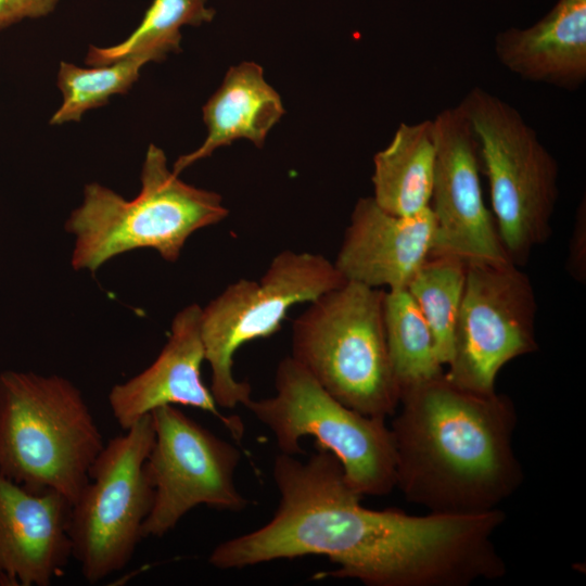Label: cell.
Here are the masks:
<instances>
[{"label":"cell","mask_w":586,"mask_h":586,"mask_svg":"<svg viewBox=\"0 0 586 586\" xmlns=\"http://www.w3.org/2000/svg\"><path fill=\"white\" fill-rule=\"evenodd\" d=\"M272 476L280 494L273 517L218 544L212 566L320 556L336 565L326 575L367 586H470L507 573L494 540L506 521L500 508L424 515L367 508L340 461L321 447L305 461L279 453Z\"/></svg>","instance_id":"6da1fadb"},{"label":"cell","mask_w":586,"mask_h":586,"mask_svg":"<svg viewBox=\"0 0 586 586\" xmlns=\"http://www.w3.org/2000/svg\"><path fill=\"white\" fill-rule=\"evenodd\" d=\"M392 417L395 488L407 501L431 513H481L521 487L518 415L507 395L467 388L444 371L404 388Z\"/></svg>","instance_id":"7a4b0ae2"},{"label":"cell","mask_w":586,"mask_h":586,"mask_svg":"<svg viewBox=\"0 0 586 586\" xmlns=\"http://www.w3.org/2000/svg\"><path fill=\"white\" fill-rule=\"evenodd\" d=\"M141 189L126 200L98 182L84 188L81 204L66 219L74 235L71 265L95 272L120 254L151 249L177 262L198 230L222 221L229 211L216 192L182 181L169 170L164 151L151 143L141 169Z\"/></svg>","instance_id":"3957f363"},{"label":"cell","mask_w":586,"mask_h":586,"mask_svg":"<svg viewBox=\"0 0 586 586\" xmlns=\"http://www.w3.org/2000/svg\"><path fill=\"white\" fill-rule=\"evenodd\" d=\"M81 391L68 379L0 372V471L34 489H53L73 505L104 446Z\"/></svg>","instance_id":"277c9868"},{"label":"cell","mask_w":586,"mask_h":586,"mask_svg":"<svg viewBox=\"0 0 586 586\" xmlns=\"http://www.w3.org/2000/svg\"><path fill=\"white\" fill-rule=\"evenodd\" d=\"M385 290L346 281L314 301L292 322V354L345 406L392 417L399 387L384 329Z\"/></svg>","instance_id":"5b68a950"},{"label":"cell","mask_w":586,"mask_h":586,"mask_svg":"<svg viewBox=\"0 0 586 586\" xmlns=\"http://www.w3.org/2000/svg\"><path fill=\"white\" fill-rule=\"evenodd\" d=\"M480 144L496 228L508 258L524 266L551 235L559 166L520 112L475 87L458 104Z\"/></svg>","instance_id":"8992f818"},{"label":"cell","mask_w":586,"mask_h":586,"mask_svg":"<svg viewBox=\"0 0 586 586\" xmlns=\"http://www.w3.org/2000/svg\"><path fill=\"white\" fill-rule=\"evenodd\" d=\"M275 395L244 407L273 435L281 454L296 456L305 437L330 451L361 497L388 495L396 484V456L384 418L362 415L333 397L291 356L276 369Z\"/></svg>","instance_id":"52a82bcc"},{"label":"cell","mask_w":586,"mask_h":586,"mask_svg":"<svg viewBox=\"0 0 586 586\" xmlns=\"http://www.w3.org/2000/svg\"><path fill=\"white\" fill-rule=\"evenodd\" d=\"M346 280L323 255L283 250L258 281L229 284L201 311L211 392L219 408L233 409L252 398V387L233 374V357L244 344L275 334L289 310L309 303Z\"/></svg>","instance_id":"ba28073f"},{"label":"cell","mask_w":586,"mask_h":586,"mask_svg":"<svg viewBox=\"0 0 586 586\" xmlns=\"http://www.w3.org/2000/svg\"><path fill=\"white\" fill-rule=\"evenodd\" d=\"M154 436L149 413L105 443L71 507L72 558L89 584L124 569L142 539V525L153 504L146 459Z\"/></svg>","instance_id":"9c48e42d"},{"label":"cell","mask_w":586,"mask_h":586,"mask_svg":"<svg viewBox=\"0 0 586 586\" xmlns=\"http://www.w3.org/2000/svg\"><path fill=\"white\" fill-rule=\"evenodd\" d=\"M537 302L530 277L512 263H467L454 346L445 374L479 392L496 391L500 370L538 349Z\"/></svg>","instance_id":"30bf717a"},{"label":"cell","mask_w":586,"mask_h":586,"mask_svg":"<svg viewBox=\"0 0 586 586\" xmlns=\"http://www.w3.org/2000/svg\"><path fill=\"white\" fill-rule=\"evenodd\" d=\"M154 442L146 459L153 504L141 537L160 538L193 508L239 512L247 506L235 484L240 450L191 419L177 406L151 412Z\"/></svg>","instance_id":"8fae6325"},{"label":"cell","mask_w":586,"mask_h":586,"mask_svg":"<svg viewBox=\"0 0 586 586\" xmlns=\"http://www.w3.org/2000/svg\"><path fill=\"white\" fill-rule=\"evenodd\" d=\"M432 120L435 164L430 207L436 230L430 256L511 263L483 200L480 144L469 119L457 105L444 109Z\"/></svg>","instance_id":"7c38bea8"},{"label":"cell","mask_w":586,"mask_h":586,"mask_svg":"<svg viewBox=\"0 0 586 586\" xmlns=\"http://www.w3.org/2000/svg\"><path fill=\"white\" fill-rule=\"evenodd\" d=\"M201 311L202 307L196 303L180 309L171 320L167 342L155 360L111 388L107 402L123 431L154 409L173 405L208 412L222 422L234 440L243 437L242 421L222 415L211 390L203 383L201 366L205 356Z\"/></svg>","instance_id":"4fadbf2b"},{"label":"cell","mask_w":586,"mask_h":586,"mask_svg":"<svg viewBox=\"0 0 586 586\" xmlns=\"http://www.w3.org/2000/svg\"><path fill=\"white\" fill-rule=\"evenodd\" d=\"M71 502L34 491L0 471V585L50 586L72 558Z\"/></svg>","instance_id":"5bb4252c"},{"label":"cell","mask_w":586,"mask_h":586,"mask_svg":"<svg viewBox=\"0 0 586 586\" xmlns=\"http://www.w3.org/2000/svg\"><path fill=\"white\" fill-rule=\"evenodd\" d=\"M436 222L431 207L408 216L382 209L372 196L352 212L334 266L346 281L407 289L431 255Z\"/></svg>","instance_id":"9a60e30c"},{"label":"cell","mask_w":586,"mask_h":586,"mask_svg":"<svg viewBox=\"0 0 586 586\" xmlns=\"http://www.w3.org/2000/svg\"><path fill=\"white\" fill-rule=\"evenodd\" d=\"M499 62L523 79L573 90L586 79V0H558L527 28L498 33Z\"/></svg>","instance_id":"2e32d148"},{"label":"cell","mask_w":586,"mask_h":586,"mask_svg":"<svg viewBox=\"0 0 586 586\" xmlns=\"http://www.w3.org/2000/svg\"><path fill=\"white\" fill-rule=\"evenodd\" d=\"M284 107L279 93L265 80L263 67L254 62L231 66L221 86L203 106L207 127L204 142L195 151L179 156L173 173L180 175L238 139H247L260 148L269 130L280 120Z\"/></svg>","instance_id":"e0dca14e"},{"label":"cell","mask_w":586,"mask_h":586,"mask_svg":"<svg viewBox=\"0 0 586 586\" xmlns=\"http://www.w3.org/2000/svg\"><path fill=\"white\" fill-rule=\"evenodd\" d=\"M435 164L432 119L402 123L386 148L373 157V200L399 216L430 206Z\"/></svg>","instance_id":"ac0fdd59"},{"label":"cell","mask_w":586,"mask_h":586,"mask_svg":"<svg viewBox=\"0 0 586 586\" xmlns=\"http://www.w3.org/2000/svg\"><path fill=\"white\" fill-rule=\"evenodd\" d=\"M383 316L399 392L444 372L430 327L407 289L385 291Z\"/></svg>","instance_id":"d6986e66"},{"label":"cell","mask_w":586,"mask_h":586,"mask_svg":"<svg viewBox=\"0 0 586 586\" xmlns=\"http://www.w3.org/2000/svg\"><path fill=\"white\" fill-rule=\"evenodd\" d=\"M215 14L206 0H153L138 27L124 41L109 48L90 46L86 63L110 64L132 53L163 61L168 53L180 51L182 26L209 23Z\"/></svg>","instance_id":"ffe728a7"},{"label":"cell","mask_w":586,"mask_h":586,"mask_svg":"<svg viewBox=\"0 0 586 586\" xmlns=\"http://www.w3.org/2000/svg\"><path fill=\"white\" fill-rule=\"evenodd\" d=\"M466 273L467 262L457 256H429L407 286L430 327L443 366L453 353Z\"/></svg>","instance_id":"44dd1931"},{"label":"cell","mask_w":586,"mask_h":586,"mask_svg":"<svg viewBox=\"0 0 586 586\" xmlns=\"http://www.w3.org/2000/svg\"><path fill=\"white\" fill-rule=\"evenodd\" d=\"M148 62V56L137 53L91 68L61 62L56 86L63 101L49 124L79 122L87 111L106 104L112 95L127 93Z\"/></svg>","instance_id":"7402d4cb"},{"label":"cell","mask_w":586,"mask_h":586,"mask_svg":"<svg viewBox=\"0 0 586 586\" xmlns=\"http://www.w3.org/2000/svg\"><path fill=\"white\" fill-rule=\"evenodd\" d=\"M60 0H0V31L26 18H40L54 11Z\"/></svg>","instance_id":"603a6c76"},{"label":"cell","mask_w":586,"mask_h":586,"mask_svg":"<svg viewBox=\"0 0 586 586\" xmlns=\"http://www.w3.org/2000/svg\"><path fill=\"white\" fill-rule=\"evenodd\" d=\"M585 200L578 206L575 225L572 233L568 268L577 281L582 282L586 276L585 241H586Z\"/></svg>","instance_id":"cb8c5ba5"}]
</instances>
